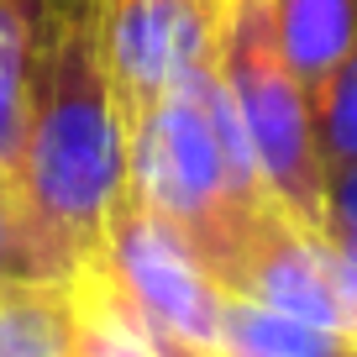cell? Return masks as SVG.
Listing matches in <instances>:
<instances>
[{
    "instance_id": "cell-1",
    "label": "cell",
    "mask_w": 357,
    "mask_h": 357,
    "mask_svg": "<svg viewBox=\"0 0 357 357\" xmlns=\"http://www.w3.org/2000/svg\"><path fill=\"white\" fill-rule=\"evenodd\" d=\"M132 184V121L100 47V0H43L11 226L26 279H74Z\"/></svg>"
},
{
    "instance_id": "cell-2",
    "label": "cell",
    "mask_w": 357,
    "mask_h": 357,
    "mask_svg": "<svg viewBox=\"0 0 357 357\" xmlns=\"http://www.w3.org/2000/svg\"><path fill=\"white\" fill-rule=\"evenodd\" d=\"M211 79H215V63L190 74L147 116L132 121L126 200L142 215H153L158 226H168L200 257L205 273L231 294L252 231L284 205L273 195H252L236 184L211 116Z\"/></svg>"
},
{
    "instance_id": "cell-3",
    "label": "cell",
    "mask_w": 357,
    "mask_h": 357,
    "mask_svg": "<svg viewBox=\"0 0 357 357\" xmlns=\"http://www.w3.org/2000/svg\"><path fill=\"white\" fill-rule=\"evenodd\" d=\"M221 79L236 100L268 195L305 231H326V163L315 142V111L284 63L273 32V0H231L221 26Z\"/></svg>"
},
{
    "instance_id": "cell-4",
    "label": "cell",
    "mask_w": 357,
    "mask_h": 357,
    "mask_svg": "<svg viewBox=\"0 0 357 357\" xmlns=\"http://www.w3.org/2000/svg\"><path fill=\"white\" fill-rule=\"evenodd\" d=\"M84 273L163 357H221L226 289L168 226L142 215L132 200L116 211L100 257Z\"/></svg>"
},
{
    "instance_id": "cell-5",
    "label": "cell",
    "mask_w": 357,
    "mask_h": 357,
    "mask_svg": "<svg viewBox=\"0 0 357 357\" xmlns=\"http://www.w3.org/2000/svg\"><path fill=\"white\" fill-rule=\"evenodd\" d=\"M226 11L205 0H100V47L126 121L221 58Z\"/></svg>"
},
{
    "instance_id": "cell-6",
    "label": "cell",
    "mask_w": 357,
    "mask_h": 357,
    "mask_svg": "<svg viewBox=\"0 0 357 357\" xmlns=\"http://www.w3.org/2000/svg\"><path fill=\"white\" fill-rule=\"evenodd\" d=\"M231 294L357 336V315H352V305L342 300V289H336L326 236L305 231V226L289 221L284 211H273L252 231V242H247V252H242V268H236Z\"/></svg>"
},
{
    "instance_id": "cell-7",
    "label": "cell",
    "mask_w": 357,
    "mask_h": 357,
    "mask_svg": "<svg viewBox=\"0 0 357 357\" xmlns=\"http://www.w3.org/2000/svg\"><path fill=\"white\" fill-rule=\"evenodd\" d=\"M79 289L74 279L0 284V357H74Z\"/></svg>"
},
{
    "instance_id": "cell-8",
    "label": "cell",
    "mask_w": 357,
    "mask_h": 357,
    "mask_svg": "<svg viewBox=\"0 0 357 357\" xmlns=\"http://www.w3.org/2000/svg\"><path fill=\"white\" fill-rule=\"evenodd\" d=\"M37 22H43V0H0V211H6V221H11L16 178H22Z\"/></svg>"
},
{
    "instance_id": "cell-9",
    "label": "cell",
    "mask_w": 357,
    "mask_h": 357,
    "mask_svg": "<svg viewBox=\"0 0 357 357\" xmlns=\"http://www.w3.org/2000/svg\"><path fill=\"white\" fill-rule=\"evenodd\" d=\"M273 32L315 111V95L357 43V0H273Z\"/></svg>"
},
{
    "instance_id": "cell-10",
    "label": "cell",
    "mask_w": 357,
    "mask_h": 357,
    "mask_svg": "<svg viewBox=\"0 0 357 357\" xmlns=\"http://www.w3.org/2000/svg\"><path fill=\"white\" fill-rule=\"evenodd\" d=\"M221 357H357V336L284 315L273 305L242 300V294H226Z\"/></svg>"
},
{
    "instance_id": "cell-11",
    "label": "cell",
    "mask_w": 357,
    "mask_h": 357,
    "mask_svg": "<svg viewBox=\"0 0 357 357\" xmlns=\"http://www.w3.org/2000/svg\"><path fill=\"white\" fill-rule=\"evenodd\" d=\"M74 289H79V342L74 357H163L121 310L111 305V294L89 273H74Z\"/></svg>"
},
{
    "instance_id": "cell-12",
    "label": "cell",
    "mask_w": 357,
    "mask_h": 357,
    "mask_svg": "<svg viewBox=\"0 0 357 357\" xmlns=\"http://www.w3.org/2000/svg\"><path fill=\"white\" fill-rule=\"evenodd\" d=\"M315 142H321L326 174L342 163H357V43L315 95Z\"/></svg>"
},
{
    "instance_id": "cell-13",
    "label": "cell",
    "mask_w": 357,
    "mask_h": 357,
    "mask_svg": "<svg viewBox=\"0 0 357 357\" xmlns=\"http://www.w3.org/2000/svg\"><path fill=\"white\" fill-rule=\"evenodd\" d=\"M357 231V163H342L326 174V231Z\"/></svg>"
},
{
    "instance_id": "cell-14",
    "label": "cell",
    "mask_w": 357,
    "mask_h": 357,
    "mask_svg": "<svg viewBox=\"0 0 357 357\" xmlns=\"http://www.w3.org/2000/svg\"><path fill=\"white\" fill-rule=\"evenodd\" d=\"M326 252H331L336 289H342V300L352 305V315H357V231H331L326 236Z\"/></svg>"
},
{
    "instance_id": "cell-15",
    "label": "cell",
    "mask_w": 357,
    "mask_h": 357,
    "mask_svg": "<svg viewBox=\"0 0 357 357\" xmlns=\"http://www.w3.org/2000/svg\"><path fill=\"white\" fill-rule=\"evenodd\" d=\"M6 279H26V268H22L16 231H11V221H6V211H0V284H6Z\"/></svg>"
},
{
    "instance_id": "cell-16",
    "label": "cell",
    "mask_w": 357,
    "mask_h": 357,
    "mask_svg": "<svg viewBox=\"0 0 357 357\" xmlns=\"http://www.w3.org/2000/svg\"><path fill=\"white\" fill-rule=\"evenodd\" d=\"M205 6H215V11H231V0H205Z\"/></svg>"
}]
</instances>
